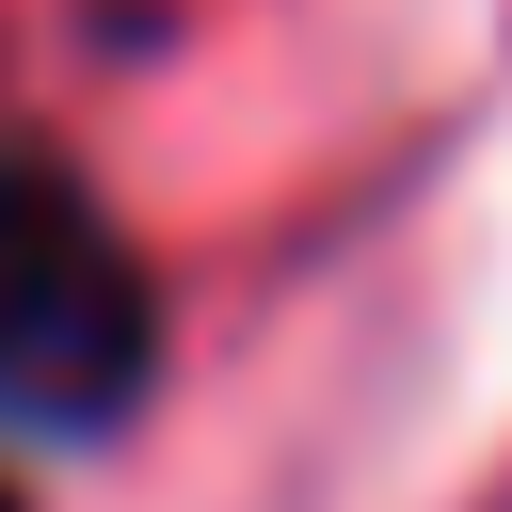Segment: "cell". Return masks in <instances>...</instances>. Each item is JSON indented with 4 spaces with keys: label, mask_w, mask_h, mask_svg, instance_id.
Wrapping results in <instances>:
<instances>
[{
    "label": "cell",
    "mask_w": 512,
    "mask_h": 512,
    "mask_svg": "<svg viewBox=\"0 0 512 512\" xmlns=\"http://www.w3.org/2000/svg\"><path fill=\"white\" fill-rule=\"evenodd\" d=\"M160 368V288L112 240V208L0 128V416L16 432H112Z\"/></svg>",
    "instance_id": "6da1fadb"
},
{
    "label": "cell",
    "mask_w": 512,
    "mask_h": 512,
    "mask_svg": "<svg viewBox=\"0 0 512 512\" xmlns=\"http://www.w3.org/2000/svg\"><path fill=\"white\" fill-rule=\"evenodd\" d=\"M0 512H16V496H0Z\"/></svg>",
    "instance_id": "7a4b0ae2"
}]
</instances>
